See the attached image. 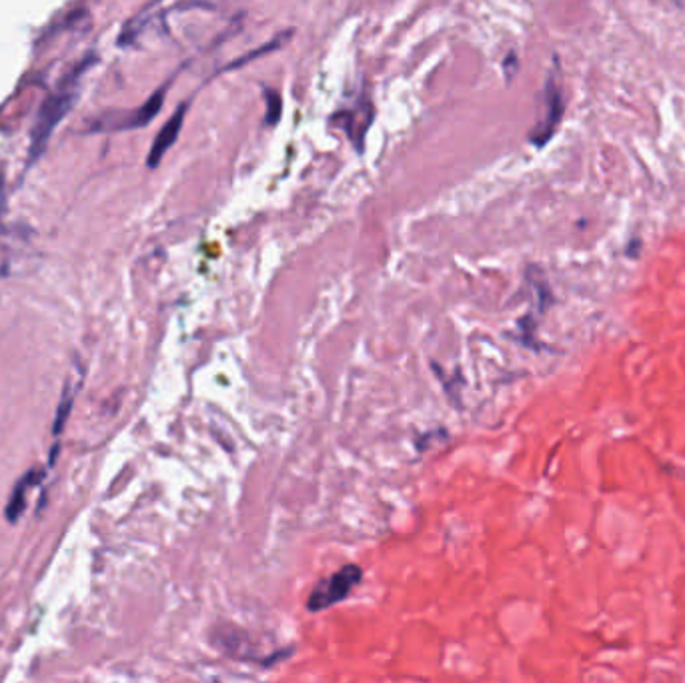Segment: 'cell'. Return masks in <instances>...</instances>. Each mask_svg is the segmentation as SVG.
Wrapping results in <instances>:
<instances>
[{"mask_svg":"<svg viewBox=\"0 0 685 683\" xmlns=\"http://www.w3.org/2000/svg\"><path fill=\"white\" fill-rule=\"evenodd\" d=\"M76 78L71 83H63L61 88L48 98L43 105L41 113H38L35 131H33V158L43 153L48 138H51L55 126L63 121V116L68 113V108L73 106L76 96Z\"/></svg>","mask_w":685,"mask_h":683,"instance_id":"obj_1","label":"cell"},{"mask_svg":"<svg viewBox=\"0 0 685 683\" xmlns=\"http://www.w3.org/2000/svg\"><path fill=\"white\" fill-rule=\"evenodd\" d=\"M563 93H561V85H559V76H558V68H553L548 76V85H545L543 91V111L538 125L533 126V131L529 135V143L535 146H545L551 136L558 131V126L561 123L563 116Z\"/></svg>","mask_w":685,"mask_h":683,"instance_id":"obj_2","label":"cell"},{"mask_svg":"<svg viewBox=\"0 0 685 683\" xmlns=\"http://www.w3.org/2000/svg\"><path fill=\"white\" fill-rule=\"evenodd\" d=\"M361 578H363L361 567L345 566L343 569L337 571L335 576L323 579L321 583H317V588L313 589L309 599H307V608H309L311 611H321V609L335 606V603H339L341 599L349 596L351 589L361 581Z\"/></svg>","mask_w":685,"mask_h":683,"instance_id":"obj_3","label":"cell"},{"mask_svg":"<svg viewBox=\"0 0 685 683\" xmlns=\"http://www.w3.org/2000/svg\"><path fill=\"white\" fill-rule=\"evenodd\" d=\"M375 111L369 98H361L353 106H347L343 111H337L331 118V123L341 128V131L349 136V141L355 145L357 153H363L365 136L369 133L373 125Z\"/></svg>","mask_w":685,"mask_h":683,"instance_id":"obj_4","label":"cell"},{"mask_svg":"<svg viewBox=\"0 0 685 683\" xmlns=\"http://www.w3.org/2000/svg\"><path fill=\"white\" fill-rule=\"evenodd\" d=\"M186 108H188V103L181 105L175 111V115L168 118V121L165 123V126L158 131L155 143L151 146V153H148L146 156V165L151 168H156L158 165H161L163 156L168 153V148H171L175 143L178 135H181L183 131V123H185V116H186Z\"/></svg>","mask_w":685,"mask_h":683,"instance_id":"obj_5","label":"cell"},{"mask_svg":"<svg viewBox=\"0 0 685 683\" xmlns=\"http://www.w3.org/2000/svg\"><path fill=\"white\" fill-rule=\"evenodd\" d=\"M38 479H41V475H38L36 471H28L25 477L16 483V487L13 489V495L11 499H8V505H6V517L8 521H16L18 517L23 516L25 511V495L26 491L33 487V485L38 483Z\"/></svg>","mask_w":685,"mask_h":683,"instance_id":"obj_6","label":"cell"},{"mask_svg":"<svg viewBox=\"0 0 685 683\" xmlns=\"http://www.w3.org/2000/svg\"><path fill=\"white\" fill-rule=\"evenodd\" d=\"M289 38H291V33H281L279 36H275L273 41H269V43L263 45V46H259V48H255L253 53L245 55V56H241V58H237V61L231 63V65H227V66L223 68V71H235V68H241V66H245L247 63L255 61V58L265 56V55H269V53H273V51H279V48H281L287 41H289Z\"/></svg>","mask_w":685,"mask_h":683,"instance_id":"obj_7","label":"cell"},{"mask_svg":"<svg viewBox=\"0 0 685 683\" xmlns=\"http://www.w3.org/2000/svg\"><path fill=\"white\" fill-rule=\"evenodd\" d=\"M265 125L267 126H275L281 121V113H283V98L281 95L273 91V88H265Z\"/></svg>","mask_w":685,"mask_h":683,"instance_id":"obj_8","label":"cell"}]
</instances>
